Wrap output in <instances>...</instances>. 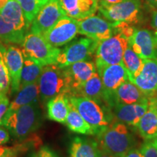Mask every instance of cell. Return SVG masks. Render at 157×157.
Segmentation results:
<instances>
[{
	"instance_id": "obj_1",
	"label": "cell",
	"mask_w": 157,
	"mask_h": 157,
	"mask_svg": "<svg viewBox=\"0 0 157 157\" xmlns=\"http://www.w3.org/2000/svg\"><path fill=\"white\" fill-rule=\"evenodd\" d=\"M96 135L99 148L117 157L122 156L136 143L127 125L119 121L100 129Z\"/></svg>"
},
{
	"instance_id": "obj_2",
	"label": "cell",
	"mask_w": 157,
	"mask_h": 157,
	"mask_svg": "<svg viewBox=\"0 0 157 157\" xmlns=\"http://www.w3.org/2000/svg\"><path fill=\"white\" fill-rule=\"evenodd\" d=\"M42 113L38 102L23 105L3 118L0 125L9 129L15 138L23 139L40 127Z\"/></svg>"
},
{
	"instance_id": "obj_3",
	"label": "cell",
	"mask_w": 157,
	"mask_h": 157,
	"mask_svg": "<svg viewBox=\"0 0 157 157\" xmlns=\"http://www.w3.org/2000/svg\"><path fill=\"white\" fill-rule=\"evenodd\" d=\"M21 45L23 56L33 59L43 66L57 64L60 49L51 45L42 34L28 33L25 35Z\"/></svg>"
},
{
	"instance_id": "obj_4",
	"label": "cell",
	"mask_w": 157,
	"mask_h": 157,
	"mask_svg": "<svg viewBox=\"0 0 157 157\" xmlns=\"http://www.w3.org/2000/svg\"><path fill=\"white\" fill-rule=\"evenodd\" d=\"M128 45V39L119 32L98 42L95 52L96 68L99 69L110 65L121 63L124 53Z\"/></svg>"
},
{
	"instance_id": "obj_5",
	"label": "cell",
	"mask_w": 157,
	"mask_h": 157,
	"mask_svg": "<svg viewBox=\"0 0 157 157\" xmlns=\"http://www.w3.org/2000/svg\"><path fill=\"white\" fill-rule=\"evenodd\" d=\"M39 95L42 101H48L58 94L68 95V84L63 70L57 64L44 66L38 82Z\"/></svg>"
},
{
	"instance_id": "obj_6",
	"label": "cell",
	"mask_w": 157,
	"mask_h": 157,
	"mask_svg": "<svg viewBox=\"0 0 157 157\" xmlns=\"http://www.w3.org/2000/svg\"><path fill=\"white\" fill-rule=\"evenodd\" d=\"M103 16L113 24L138 23L142 15L140 0H124L109 6H98Z\"/></svg>"
},
{
	"instance_id": "obj_7",
	"label": "cell",
	"mask_w": 157,
	"mask_h": 157,
	"mask_svg": "<svg viewBox=\"0 0 157 157\" xmlns=\"http://www.w3.org/2000/svg\"><path fill=\"white\" fill-rule=\"evenodd\" d=\"M98 44V42L88 37L78 39L60 50L57 65L63 68L75 63L87 60L95 53Z\"/></svg>"
},
{
	"instance_id": "obj_8",
	"label": "cell",
	"mask_w": 157,
	"mask_h": 157,
	"mask_svg": "<svg viewBox=\"0 0 157 157\" xmlns=\"http://www.w3.org/2000/svg\"><path fill=\"white\" fill-rule=\"evenodd\" d=\"M70 103L97 134L100 129L109 126V118L97 102L85 97H69ZM95 134V135H96Z\"/></svg>"
},
{
	"instance_id": "obj_9",
	"label": "cell",
	"mask_w": 157,
	"mask_h": 157,
	"mask_svg": "<svg viewBox=\"0 0 157 157\" xmlns=\"http://www.w3.org/2000/svg\"><path fill=\"white\" fill-rule=\"evenodd\" d=\"M97 71L103 84L104 103L111 109L115 90L124 82L129 80L128 72L122 63L105 66L97 69Z\"/></svg>"
},
{
	"instance_id": "obj_10",
	"label": "cell",
	"mask_w": 157,
	"mask_h": 157,
	"mask_svg": "<svg viewBox=\"0 0 157 157\" xmlns=\"http://www.w3.org/2000/svg\"><path fill=\"white\" fill-rule=\"evenodd\" d=\"M78 34L99 42L112 36L117 32L111 22L98 15H91L78 21Z\"/></svg>"
},
{
	"instance_id": "obj_11",
	"label": "cell",
	"mask_w": 157,
	"mask_h": 157,
	"mask_svg": "<svg viewBox=\"0 0 157 157\" xmlns=\"http://www.w3.org/2000/svg\"><path fill=\"white\" fill-rule=\"evenodd\" d=\"M64 16L66 15L60 0H49L33 20L31 32L43 35Z\"/></svg>"
},
{
	"instance_id": "obj_12",
	"label": "cell",
	"mask_w": 157,
	"mask_h": 157,
	"mask_svg": "<svg viewBox=\"0 0 157 157\" xmlns=\"http://www.w3.org/2000/svg\"><path fill=\"white\" fill-rule=\"evenodd\" d=\"M77 34H78V21L64 16L42 36L51 45L58 48L70 42Z\"/></svg>"
},
{
	"instance_id": "obj_13",
	"label": "cell",
	"mask_w": 157,
	"mask_h": 157,
	"mask_svg": "<svg viewBox=\"0 0 157 157\" xmlns=\"http://www.w3.org/2000/svg\"><path fill=\"white\" fill-rule=\"evenodd\" d=\"M68 84V95L87 82L97 72L95 63L90 60H84L63 68Z\"/></svg>"
},
{
	"instance_id": "obj_14",
	"label": "cell",
	"mask_w": 157,
	"mask_h": 157,
	"mask_svg": "<svg viewBox=\"0 0 157 157\" xmlns=\"http://www.w3.org/2000/svg\"><path fill=\"white\" fill-rule=\"evenodd\" d=\"M129 45L143 60L157 59V43L154 36L147 29H135L128 39Z\"/></svg>"
},
{
	"instance_id": "obj_15",
	"label": "cell",
	"mask_w": 157,
	"mask_h": 157,
	"mask_svg": "<svg viewBox=\"0 0 157 157\" xmlns=\"http://www.w3.org/2000/svg\"><path fill=\"white\" fill-rule=\"evenodd\" d=\"M132 82L148 98L157 94V59L143 60L140 74Z\"/></svg>"
},
{
	"instance_id": "obj_16",
	"label": "cell",
	"mask_w": 157,
	"mask_h": 157,
	"mask_svg": "<svg viewBox=\"0 0 157 157\" xmlns=\"http://www.w3.org/2000/svg\"><path fill=\"white\" fill-rule=\"evenodd\" d=\"M148 106V100H146L132 104H116L111 109L117 121L129 126L136 127Z\"/></svg>"
},
{
	"instance_id": "obj_17",
	"label": "cell",
	"mask_w": 157,
	"mask_h": 157,
	"mask_svg": "<svg viewBox=\"0 0 157 157\" xmlns=\"http://www.w3.org/2000/svg\"><path fill=\"white\" fill-rule=\"evenodd\" d=\"M5 62L8 68L12 93H17L21 84V71L24 57L21 49L13 45H8L5 52Z\"/></svg>"
},
{
	"instance_id": "obj_18",
	"label": "cell",
	"mask_w": 157,
	"mask_h": 157,
	"mask_svg": "<svg viewBox=\"0 0 157 157\" xmlns=\"http://www.w3.org/2000/svg\"><path fill=\"white\" fill-rule=\"evenodd\" d=\"M66 15L79 21L95 15L98 10V0H60Z\"/></svg>"
},
{
	"instance_id": "obj_19",
	"label": "cell",
	"mask_w": 157,
	"mask_h": 157,
	"mask_svg": "<svg viewBox=\"0 0 157 157\" xmlns=\"http://www.w3.org/2000/svg\"><path fill=\"white\" fill-rule=\"evenodd\" d=\"M148 100L140 88L129 80L124 82L115 90L111 109L116 104H132Z\"/></svg>"
},
{
	"instance_id": "obj_20",
	"label": "cell",
	"mask_w": 157,
	"mask_h": 157,
	"mask_svg": "<svg viewBox=\"0 0 157 157\" xmlns=\"http://www.w3.org/2000/svg\"><path fill=\"white\" fill-rule=\"evenodd\" d=\"M47 108L49 119L65 124L71 108L69 97L65 93L58 94L49 100Z\"/></svg>"
},
{
	"instance_id": "obj_21",
	"label": "cell",
	"mask_w": 157,
	"mask_h": 157,
	"mask_svg": "<svg viewBox=\"0 0 157 157\" xmlns=\"http://www.w3.org/2000/svg\"><path fill=\"white\" fill-rule=\"evenodd\" d=\"M39 95V90L37 82L27 84L24 87L20 88L17 95L15 99L10 103L8 109L3 118L10 115L12 113L16 111L23 105L38 102Z\"/></svg>"
},
{
	"instance_id": "obj_22",
	"label": "cell",
	"mask_w": 157,
	"mask_h": 157,
	"mask_svg": "<svg viewBox=\"0 0 157 157\" xmlns=\"http://www.w3.org/2000/svg\"><path fill=\"white\" fill-rule=\"evenodd\" d=\"M71 96L90 98L99 104L104 102L103 84L98 71L83 85L74 91L69 97Z\"/></svg>"
},
{
	"instance_id": "obj_23",
	"label": "cell",
	"mask_w": 157,
	"mask_h": 157,
	"mask_svg": "<svg viewBox=\"0 0 157 157\" xmlns=\"http://www.w3.org/2000/svg\"><path fill=\"white\" fill-rule=\"evenodd\" d=\"M0 15L4 21L13 25L17 30L25 31L26 29L24 13L16 0H9L7 5L0 10Z\"/></svg>"
},
{
	"instance_id": "obj_24",
	"label": "cell",
	"mask_w": 157,
	"mask_h": 157,
	"mask_svg": "<svg viewBox=\"0 0 157 157\" xmlns=\"http://www.w3.org/2000/svg\"><path fill=\"white\" fill-rule=\"evenodd\" d=\"M99 147L97 142L82 137H75L71 143L70 157H98Z\"/></svg>"
},
{
	"instance_id": "obj_25",
	"label": "cell",
	"mask_w": 157,
	"mask_h": 157,
	"mask_svg": "<svg viewBox=\"0 0 157 157\" xmlns=\"http://www.w3.org/2000/svg\"><path fill=\"white\" fill-rule=\"evenodd\" d=\"M136 127L144 140H153L157 136V113L149 107Z\"/></svg>"
},
{
	"instance_id": "obj_26",
	"label": "cell",
	"mask_w": 157,
	"mask_h": 157,
	"mask_svg": "<svg viewBox=\"0 0 157 157\" xmlns=\"http://www.w3.org/2000/svg\"><path fill=\"white\" fill-rule=\"evenodd\" d=\"M65 124L71 131L83 135H95V131L80 115L77 110L71 104L70 111L66 118Z\"/></svg>"
},
{
	"instance_id": "obj_27",
	"label": "cell",
	"mask_w": 157,
	"mask_h": 157,
	"mask_svg": "<svg viewBox=\"0 0 157 157\" xmlns=\"http://www.w3.org/2000/svg\"><path fill=\"white\" fill-rule=\"evenodd\" d=\"M24 57V62L21 71V84L20 88L24 87L27 84L38 82L39 77L44 66L38 62L28 57Z\"/></svg>"
},
{
	"instance_id": "obj_28",
	"label": "cell",
	"mask_w": 157,
	"mask_h": 157,
	"mask_svg": "<svg viewBox=\"0 0 157 157\" xmlns=\"http://www.w3.org/2000/svg\"><path fill=\"white\" fill-rule=\"evenodd\" d=\"M122 64L128 72L129 81L132 82L140 74L143 66V60L128 45L124 53Z\"/></svg>"
},
{
	"instance_id": "obj_29",
	"label": "cell",
	"mask_w": 157,
	"mask_h": 157,
	"mask_svg": "<svg viewBox=\"0 0 157 157\" xmlns=\"http://www.w3.org/2000/svg\"><path fill=\"white\" fill-rule=\"evenodd\" d=\"M25 36V31H19L4 21L0 15V42L7 44H22Z\"/></svg>"
},
{
	"instance_id": "obj_30",
	"label": "cell",
	"mask_w": 157,
	"mask_h": 157,
	"mask_svg": "<svg viewBox=\"0 0 157 157\" xmlns=\"http://www.w3.org/2000/svg\"><path fill=\"white\" fill-rule=\"evenodd\" d=\"M22 8L26 23V29L30 26L39 10L49 0H16Z\"/></svg>"
},
{
	"instance_id": "obj_31",
	"label": "cell",
	"mask_w": 157,
	"mask_h": 157,
	"mask_svg": "<svg viewBox=\"0 0 157 157\" xmlns=\"http://www.w3.org/2000/svg\"><path fill=\"white\" fill-rule=\"evenodd\" d=\"M5 45L0 42V94L3 95H7L10 89V78L5 58Z\"/></svg>"
},
{
	"instance_id": "obj_32",
	"label": "cell",
	"mask_w": 157,
	"mask_h": 157,
	"mask_svg": "<svg viewBox=\"0 0 157 157\" xmlns=\"http://www.w3.org/2000/svg\"><path fill=\"white\" fill-rule=\"evenodd\" d=\"M143 157H157V145L153 140H146L140 148Z\"/></svg>"
},
{
	"instance_id": "obj_33",
	"label": "cell",
	"mask_w": 157,
	"mask_h": 157,
	"mask_svg": "<svg viewBox=\"0 0 157 157\" xmlns=\"http://www.w3.org/2000/svg\"><path fill=\"white\" fill-rule=\"evenodd\" d=\"M9 99L7 95L0 94V121L3 119L9 107Z\"/></svg>"
},
{
	"instance_id": "obj_34",
	"label": "cell",
	"mask_w": 157,
	"mask_h": 157,
	"mask_svg": "<svg viewBox=\"0 0 157 157\" xmlns=\"http://www.w3.org/2000/svg\"><path fill=\"white\" fill-rule=\"evenodd\" d=\"M38 157H58L56 154L48 147H42L37 153Z\"/></svg>"
},
{
	"instance_id": "obj_35",
	"label": "cell",
	"mask_w": 157,
	"mask_h": 157,
	"mask_svg": "<svg viewBox=\"0 0 157 157\" xmlns=\"http://www.w3.org/2000/svg\"><path fill=\"white\" fill-rule=\"evenodd\" d=\"M10 139L9 132L6 129L0 128V144H5Z\"/></svg>"
},
{
	"instance_id": "obj_36",
	"label": "cell",
	"mask_w": 157,
	"mask_h": 157,
	"mask_svg": "<svg viewBox=\"0 0 157 157\" xmlns=\"http://www.w3.org/2000/svg\"><path fill=\"white\" fill-rule=\"evenodd\" d=\"M121 157H143L142 152L140 149L132 148L127 151L124 155H123Z\"/></svg>"
},
{
	"instance_id": "obj_37",
	"label": "cell",
	"mask_w": 157,
	"mask_h": 157,
	"mask_svg": "<svg viewBox=\"0 0 157 157\" xmlns=\"http://www.w3.org/2000/svg\"><path fill=\"white\" fill-rule=\"evenodd\" d=\"M124 0H98V6H109L114 5V4L121 2Z\"/></svg>"
},
{
	"instance_id": "obj_38",
	"label": "cell",
	"mask_w": 157,
	"mask_h": 157,
	"mask_svg": "<svg viewBox=\"0 0 157 157\" xmlns=\"http://www.w3.org/2000/svg\"><path fill=\"white\" fill-rule=\"evenodd\" d=\"M149 107L152 108L157 113V94L148 98Z\"/></svg>"
},
{
	"instance_id": "obj_39",
	"label": "cell",
	"mask_w": 157,
	"mask_h": 157,
	"mask_svg": "<svg viewBox=\"0 0 157 157\" xmlns=\"http://www.w3.org/2000/svg\"><path fill=\"white\" fill-rule=\"evenodd\" d=\"M151 25L154 29H157V8L155 9L152 14V20H151Z\"/></svg>"
},
{
	"instance_id": "obj_40",
	"label": "cell",
	"mask_w": 157,
	"mask_h": 157,
	"mask_svg": "<svg viewBox=\"0 0 157 157\" xmlns=\"http://www.w3.org/2000/svg\"><path fill=\"white\" fill-rule=\"evenodd\" d=\"M150 7H153V8L156 9L157 8V0H144Z\"/></svg>"
},
{
	"instance_id": "obj_41",
	"label": "cell",
	"mask_w": 157,
	"mask_h": 157,
	"mask_svg": "<svg viewBox=\"0 0 157 157\" xmlns=\"http://www.w3.org/2000/svg\"><path fill=\"white\" fill-rule=\"evenodd\" d=\"M98 157H117V156L107 154V153L103 151H101V149L99 148V151H98Z\"/></svg>"
},
{
	"instance_id": "obj_42",
	"label": "cell",
	"mask_w": 157,
	"mask_h": 157,
	"mask_svg": "<svg viewBox=\"0 0 157 157\" xmlns=\"http://www.w3.org/2000/svg\"><path fill=\"white\" fill-rule=\"evenodd\" d=\"M9 147L7 146H0V157H3L7 151H8Z\"/></svg>"
},
{
	"instance_id": "obj_43",
	"label": "cell",
	"mask_w": 157,
	"mask_h": 157,
	"mask_svg": "<svg viewBox=\"0 0 157 157\" xmlns=\"http://www.w3.org/2000/svg\"><path fill=\"white\" fill-rule=\"evenodd\" d=\"M9 0H0V10L3 8L5 6L7 5V3L8 2Z\"/></svg>"
},
{
	"instance_id": "obj_44",
	"label": "cell",
	"mask_w": 157,
	"mask_h": 157,
	"mask_svg": "<svg viewBox=\"0 0 157 157\" xmlns=\"http://www.w3.org/2000/svg\"><path fill=\"white\" fill-rule=\"evenodd\" d=\"M154 38H155V40H156V42L157 43V29H155V32H154Z\"/></svg>"
},
{
	"instance_id": "obj_45",
	"label": "cell",
	"mask_w": 157,
	"mask_h": 157,
	"mask_svg": "<svg viewBox=\"0 0 157 157\" xmlns=\"http://www.w3.org/2000/svg\"><path fill=\"white\" fill-rule=\"evenodd\" d=\"M153 140H154V143H156V144L157 145V136H156V137H155L154 139H153Z\"/></svg>"
},
{
	"instance_id": "obj_46",
	"label": "cell",
	"mask_w": 157,
	"mask_h": 157,
	"mask_svg": "<svg viewBox=\"0 0 157 157\" xmlns=\"http://www.w3.org/2000/svg\"><path fill=\"white\" fill-rule=\"evenodd\" d=\"M30 157H38V156H37V154H32Z\"/></svg>"
},
{
	"instance_id": "obj_47",
	"label": "cell",
	"mask_w": 157,
	"mask_h": 157,
	"mask_svg": "<svg viewBox=\"0 0 157 157\" xmlns=\"http://www.w3.org/2000/svg\"><path fill=\"white\" fill-rule=\"evenodd\" d=\"M0 145H1V144H0Z\"/></svg>"
}]
</instances>
